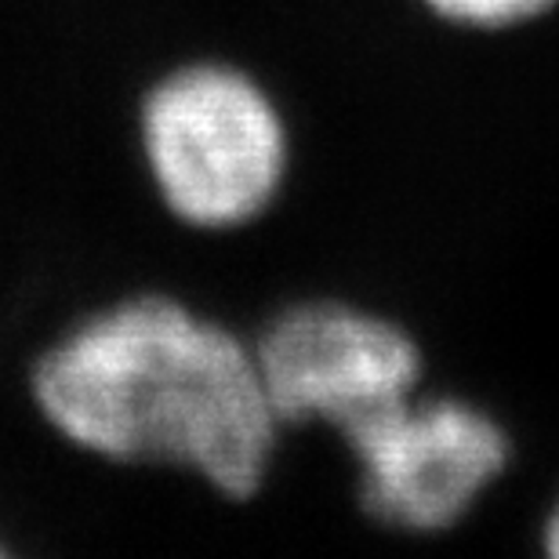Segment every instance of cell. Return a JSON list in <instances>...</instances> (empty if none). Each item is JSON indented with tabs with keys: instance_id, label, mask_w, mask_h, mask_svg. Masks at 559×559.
<instances>
[{
	"instance_id": "6da1fadb",
	"label": "cell",
	"mask_w": 559,
	"mask_h": 559,
	"mask_svg": "<svg viewBox=\"0 0 559 559\" xmlns=\"http://www.w3.org/2000/svg\"><path fill=\"white\" fill-rule=\"evenodd\" d=\"M26 393L73 454L229 506L270 487L284 447L251 334L171 287H131L73 317L33 353Z\"/></svg>"
},
{
	"instance_id": "7a4b0ae2",
	"label": "cell",
	"mask_w": 559,
	"mask_h": 559,
	"mask_svg": "<svg viewBox=\"0 0 559 559\" xmlns=\"http://www.w3.org/2000/svg\"><path fill=\"white\" fill-rule=\"evenodd\" d=\"M135 150L178 233L226 240L262 226L295 175V124L270 81L233 55H186L139 92Z\"/></svg>"
},
{
	"instance_id": "3957f363",
	"label": "cell",
	"mask_w": 559,
	"mask_h": 559,
	"mask_svg": "<svg viewBox=\"0 0 559 559\" xmlns=\"http://www.w3.org/2000/svg\"><path fill=\"white\" fill-rule=\"evenodd\" d=\"M356 473V509L385 531L443 534L509 473L506 421L454 393H411L334 429Z\"/></svg>"
},
{
	"instance_id": "277c9868",
	"label": "cell",
	"mask_w": 559,
	"mask_h": 559,
	"mask_svg": "<svg viewBox=\"0 0 559 559\" xmlns=\"http://www.w3.org/2000/svg\"><path fill=\"white\" fill-rule=\"evenodd\" d=\"M265 393L287 432L342 429L418 393L425 349L404 320L349 298L280 301L248 328Z\"/></svg>"
},
{
	"instance_id": "5b68a950",
	"label": "cell",
	"mask_w": 559,
	"mask_h": 559,
	"mask_svg": "<svg viewBox=\"0 0 559 559\" xmlns=\"http://www.w3.org/2000/svg\"><path fill=\"white\" fill-rule=\"evenodd\" d=\"M429 19L462 37H506L538 26L559 11V0H415Z\"/></svg>"
},
{
	"instance_id": "8992f818",
	"label": "cell",
	"mask_w": 559,
	"mask_h": 559,
	"mask_svg": "<svg viewBox=\"0 0 559 559\" xmlns=\"http://www.w3.org/2000/svg\"><path fill=\"white\" fill-rule=\"evenodd\" d=\"M542 552L549 559H559V498L552 501V509L542 520Z\"/></svg>"
}]
</instances>
